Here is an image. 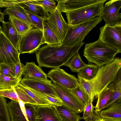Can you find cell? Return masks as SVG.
<instances>
[{
    "label": "cell",
    "instance_id": "cell-1",
    "mask_svg": "<svg viewBox=\"0 0 121 121\" xmlns=\"http://www.w3.org/2000/svg\"><path fill=\"white\" fill-rule=\"evenodd\" d=\"M84 43L72 46L44 45L35 52L38 65L39 67L48 68H59L78 51Z\"/></svg>",
    "mask_w": 121,
    "mask_h": 121
},
{
    "label": "cell",
    "instance_id": "cell-2",
    "mask_svg": "<svg viewBox=\"0 0 121 121\" xmlns=\"http://www.w3.org/2000/svg\"><path fill=\"white\" fill-rule=\"evenodd\" d=\"M121 68V58H115L112 62L99 67L97 72L92 79L88 80L91 87L92 97L97 98L100 93L115 79Z\"/></svg>",
    "mask_w": 121,
    "mask_h": 121
},
{
    "label": "cell",
    "instance_id": "cell-3",
    "mask_svg": "<svg viewBox=\"0 0 121 121\" xmlns=\"http://www.w3.org/2000/svg\"><path fill=\"white\" fill-rule=\"evenodd\" d=\"M121 52V51L98 39L94 42L86 44L83 56L89 62L99 67L112 62L116 55Z\"/></svg>",
    "mask_w": 121,
    "mask_h": 121
},
{
    "label": "cell",
    "instance_id": "cell-4",
    "mask_svg": "<svg viewBox=\"0 0 121 121\" xmlns=\"http://www.w3.org/2000/svg\"><path fill=\"white\" fill-rule=\"evenodd\" d=\"M102 20L101 17H96L82 23L69 25L62 45L72 46L82 43L88 33Z\"/></svg>",
    "mask_w": 121,
    "mask_h": 121
},
{
    "label": "cell",
    "instance_id": "cell-5",
    "mask_svg": "<svg viewBox=\"0 0 121 121\" xmlns=\"http://www.w3.org/2000/svg\"><path fill=\"white\" fill-rule=\"evenodd\" d=\"M100 0L94 4L66 13L68 24L74 25L87 21L96 17H101L104 3Z\"/></svg>",
    "mask_w": 121,
    "mask_h": 121
},
{
    "label": "cell",
    "instance_id": "cell-6",
    "mask_svg": "<svg viewBox=\"0 0 121 121\" xmlns=\"http://www.w3.org/2000/svg\"><path fill=\"white\" fill-rule=\"evenodd\" d=\"M45 43L43 31L37 28H32L21 36L17 49L20 54L32 53L41 45Z\"/></svg>",
    "mask_w": 121,
    "mask_h": 121
},
{
    "label": "cell",
    "instance_id": "cell-7",
    "mask_svg": "<svg viewBox=\"0 0 121 121\" xmlns=\"http://www.w3.org/2000/svg\"><path fill=\"white\" fill-rule=\"evenodd\" d=\"M54 83V90L64 105L78 113L83 112L85 106L70 90Z\"/></svg>",
    "mask_w": 121,
    "mask_h": 121
},
{
    "label": "cell",
    "instance_id": "cell-8",
    "mask_svg": "<svg viewBox=\"0 0 121 121\" xmlns=\"http://www.w3.org/2000/svg\"><path fill=\"white\" fill-rule=\"evenodd\" d=\"M100 30L98 39L121 51V25L112 26L105 24Z\"/></svg>",
    "mask_w": 121,
    "mask_h": 121
},
{
    "label": "cell",
    "instance_id": "cell-9",
    "mask_svg": "<svg viewBox=\"0 0 121 121\" xmlns=\"http://www.w3.org/2000/svg\"><path fill=\"white\" fill-rule=\"evenodd\" d=\"M20 54L1 31L0 33V64L15 65L20 60Z\"/></svg>",
    "mask_w": 121,
    "mask_h": 121
},
{
    "label": "cell",
    "instance_id": "cell-10",
    "mask_svg": "<svg viewBox=\"0 0 121 121\" xmlns=\"http://www.w3.org/2000/svg\"><path fill=\"white\" fill-rule=\"evenodd\" d=\"M121 0H111L107 2L103 6L101 17L109 26L121 25Z\"/></svg>",
    "mask_w": 121,
    "mask_h": 121
},
{
    "label": "cell",
    "instance_id": "cell-11",
    "mask_svg": "<svg viewBox=\"0 0 121 121\" xmlns=\"http://www.w3.org/2000/svg\"><path fill=\"white\" fill-rule=\"evenodd\" d=\"M45 20L61 43L69 26L63 18L61 12L57 7L54 12L49 13Z\"/></svg>",
    "mask_w": 121,
    "mask_h": 121
},
{
    "label": "cell",
    "instance_id": "cell-12",
    "mask_svg": "<svg viewBox=\"0 0 121 121\" xmlns=\"http://www.w3.org/2000/svg\"><path fill=\"white\" fill-rule=\"evenodd\" d=\"M47 75L54 83L70 90L75 88L79 84L74 76L69 74L60 67L51 69Z\"/></svg>",
    "mask_w": 121,
    "mask_h": 121
},
{
    "label": "cell",
    "instance_id": "cell-13",
    "mask_svg": "<svg viewBox=\"0 0 121 121\" xmlns=\"http://www.w3.org/2000/svg\"><path fill=\"white\" fill-rule=\"evenodd\" d=\"M51 80L35 79H22L20 83L23 86L33 89L42 94L59 98L54 89Z\"/></svg>",
    "mask_w": 121,
    "mask_h": 121
},
{
    "label": "cell",
    "instance_id": "cell-14",
    "mask_svg": "<svg viewBox=\"0 0 121 121\" xmlns=\"http://www.w3.org/2000/svg\"><path fill=\"white\" fill-rule=\"evenodd\" d=\"M35 121H61L52 104L34 105Z\"/></svg>",
    "mask_w": 121,
    "mask_h": 121
},
{
    "label": "cell",
    "instance_id": "cell-15",
    "mask_svg": "<svg viewBox=\"0 0 121 121\" xmlns=\"http://www.w3.org/2000/svg\"><path fill=\"white\" fill-rule=\"evenodd\" d=\"M100 0H71L56 1L57 7L61 12L66 13L75 10L97 2Z\"/></svg>",
    "mask_w": 121,
    "mask_h": 121
},
{
    "label": "cell",
    "instance_id": "cell-16",
    "mask_svg": "<svg viewBox=\"0 0 121 121\" xmlns=\"http://www.w3.org/2000/svg\"><path fill=\"white\" fill-rule=\"evenodd\" d=\"M7 104L10 121H29L23 102L12 100Z\"/></svg>",
    "mask_w": 121,
    "mask_h": 121
},
{
    "label": "cell",
    "instance_id": "cell-17",
    "mask_svg": "<svg viewBox=\"0 0 121 121\" xmlns=\"http://www.w3.org/2000/svg\"><path fill=\"white\" fill-rule=\"evenodd\" d=\"M22 75L25 78L48 79L47 74L33 62H26L23 67Z\"/></svg>",
    "mask_w": 121,
    "mask_h": 121
},
{
    "label": "cell",
    "instance_id": "cell-18",
    "mask_svg": "<svg viewBox=\"0 0 121 121\" xmlns=\"http://www.w3.org/2000/svg\"><path fill=\"white\" fill-rule=\"evenodd\" d=\"M54 107L57 114L61 121H80L81 117L78 113L64 105Z\"/></svg>",
    "mask_w": 121,
    "mask_h": 121
},
{
    "label": "cell",
    "instance_id": "cell-19",
    "mask_svg": "<svg viewBox=\"0 0 121 121\" xmlns=\"http://www.w3.org/2000/svg\"><path fill=\"white\" fill-rule=\"evenodd\" d=\"M99 113L102 118L121 121V99L102 110Z\"/></svg>",
    "mask_w": 121,
    "mask_h": 121
},
{
    "label": "cell",
    "instance_id": "cell-20",
    "mask_svg": "<svg viewBox=\"0 0 121 121\" xmlns=\"http://www.w3.org/2000/svg\"><path fill=\"white\" fill-rule=\"evenodd\" d=\"M2 23V31L14 47L18 50V43L21 36L19 35L10 21L5 22L3 21Z\"/></svg>",
    "mask_w": 121,
    "mask_h": 121
},
{
    "label": "cell",
    "instance_id": "cell-21",
    "mask_svg": "<svg viewBox=\"0 0 121 121\" xmlns=\"http://www.w3.org/2000/svg\"><path fill=\"white\" fill-rule=\"evenodd\" d=\"M3 13L4 15L12 16L35 28V26L30 20L25 10L19 6L17 5L6 8Z\"/></svg>",
    "mask_w": 121,
    "mask_h": 121
},
{
    "label": "cell",
    "instance_id": "cell-22",
    "mask_svg": "<svg viewBox=\"0 0 121 121\" xmlns=\"http://www.w3.org/2000/svg\"><path fill=\"white\" fill-rule=\"evenodd\" d=\"M17 5L22 7L25 10L43 17L45 20L49 14L42 6L34 3L32 0H24Z\"/></svg>",
    "mask_w": 121,
    "mask_h": 121
},
{
    "label": "cell",
    "instance_id": "cell-23",
    "mask_svg": "<svg viewBox=\"0 0 121 121\" xmlns=\"http://www.w3.org/2000/svg\"><path fill=\"white\" fill-rule=\"evenodd\" d=\"M43 37L45 43L52 46L61 45L60 40L45 20L43 22Z\"/></svg>",
    "mask_w": 121,
    "mask_h": 121
},
{
    "label": "cell",
    "instance_id": "cell-24",
    "mask_svg": "<svg viewBox=\"0 0 121 121\" xmlns=\"http://www.w3.org/2000/svg\"><path fill=\"white\" fill-rule=\"evenodd\" d=\"M113 90L107 86L100 93L97 98V100L95 106L96 112L99 113L106 105L113 93Z\"/></svg>",
    "mask_w": 121,
    "mask_h": 121
},
{
    "label": "cell",
    "instance_id": "cell-25",
    "mask_svg": "<svg viewBox=\"0 0 121 121\" xmlns=\"http://www.w3.org/2000/svg\"><path fill=\"white\" fill-rule=\"evenodd\" d=\"M82 119L87 120L88 121H99L102 118L99 113L95 111L94 106L90 100H89L83 110Z\"/></svg>",
    "mask_w": 121,
    "mask_h": 121
},
{
    "label": "cell",
    "instance_id": "cell-26",
    "mask_svg": "<svg viewBox=\"0 0 121 121\" xmlns=\"http://www.w3.org/2000/svg\"><path fill=\"white\" fill-rule=\"evenodd\" d=\"M86 65L82 60L78 51L64 65L69 67L72 71L78 72Z\"/></svg>",
    "mask_w": 121,
    "mask_h": 121
},
{
    "label": "cell",
    "instance_id": "cell-27",
    "mask_svg": "<svg viewBox=\"0 0 121 121\" xmlns=\"http://www.w3.org/2000/svg\"><path fill=\"white\" fill-rule=\"evenodd\" d=\"M18 85L33 99L36 102L37 105H46L52 104L41 94L23 86L20 82Z\"/></svg>",
    "mask_w": 121,
    "mask_h": 121
},
{
    "label": "cell",
    "instance_id": "cell-28",
    "mask_svg": "<svg viewBox=\"0 0 121 121\" xmlns=\"http://www.w3.org/2000/svg\"><path fill=\"white\" fill-rule=\"evenodd\" d=\"M99 67L95 64H90L86 65L78 72V74L88 80L93 78L96 75Z\"/></svg>",
    "mask_w": 121,
    "mask_h": 121
},
{
    "label": "cell",
    "instance_id": "cell-29",
    "mask_svg": "<svg viewBox=\"0 0 121 121\" xmlns=\"http://www.w3.org/2000/svg\"><path fill=\"white\" fill-rule=\"evenodd\" d=\"M107 86L112 88L113 91V93L111 97V99L115 101L121 99V69L118 71L114 80Z\"/></svg>",
    "mask_w": 121,
    "mask_h": 121
},
{
    "label": "cell",
    "instance_id": "cell-30",
    "mask_svg": "<svg viewBox=\"0 0 121 121\" xmlns=\"http://www.w3.org/2000/svg\"><path fill=\"white\" fill-rule=\"evenodd\" d=\"M9 19L20 36L33 28L32 26L12 16H9Z\"/></svg>",
    "mask_w": 121,
    "mask_h": 121
},
{
    "label": "cell",
    "instance_id": "cell-31",
    "mask_svg": "<svg viewBox=\"0 0 121 121\" xmlns=\"http://www.w3.org/2000/svg\"><path fill=\"white\" fill-rule=\"evenodd\" d=\"M21 79L0 74V90L11 89L18 85Z\"/></svg>",
    "mask_w": 121,
    "mask_h": 121
},
{
    "label": "cell",
    "instance_id": "cell-32",
    "mask_svg": "<svg viewBox=\"0 0 121 121\" xmlns=\"http://www.w3.org/2000/svg\"><path fill=\"white\" fill-rule=\"evenodd\" d=\"M0 121H10V116L6 99L0 95Z\"/></svg>",
    "mask_w": 121,
    "mask_h": 121
},
{
    "label": "cell",
    "instance_id": "cell-33",
    "mask_svg": "<svg viewBox=\"0 0 121 121\" xmlns=\"http://www.w3.org/2000/svg\"><path fill=\"white\" fill-rule=\"evenodd\" d=\"M70 91L85 106L89 100L86 93L82 86L79 83L76 87Z\"/></svg>",
    "mask_w": 121,
    "mask_h": 121
},
{
    "label": "cell",
    "instance_id": "cell-34",
    "mask_svg": "<svg viewBox=\"0 0 121 121\" xmlns=\"http://www.w3.org/2000/svg\"><path fill=\"white\" fill-rule=\"evenodd\" d=\"M25 11L30 20L35 26V28L43 31V23L45 20V19L42 17L37 15L29 11Z\"/></svg>",
    "mask_w": 121,
    "mask_h": 121
},
{
    "label": "cell",
    "instance_id": "cell-35",
    "mask_svg": "<svg viewBox=\"0 0 121 121\" xmlns=\"http://www.w3.org/2000/svg\"><path fill=\"white\" fill-rule=\"evenodd\" d=\"M35 3L42 6L48 13H51L54 12L57 7L53 0H32Z\"/></svg>",
    "mask_w": 121,
    "mask_h": 121
},
{
    "label": "cell",
    "instance_id": "cell-36",
    "mask_svg": "<svg viewBox=\"0 0 121 121\" xmlns=\"http://www.w3.org/2000/svg\"><path fill=\"white\" fill-rule=\"evenodd\" d=\"M15 65L13 64H0V74L11 77H16Z\"/></svg>",
    "mask_w": 121,
    "mask_h": 121
},
{
    "label": "cell",
    "instance_id": "cell-37",
    "mask_svg": "<svg viewBox=\"0 0 121 121\" xmlns=\"http://www.w3.org/2000/svg\"><path fill=\"white\" fill-rule=\"evenodd\" d=\"M77 80L79 83L82 86L86 93L89 100L93 103L94 100L93 99L91 90V87L88 83V80L82 77L78 74Z\"/></svg>",
    "mask_w": 121,
    "mask_h": 121
},
{
    "label": "cell",
    "instance_id": "cell-38",
    "mask_svg": "<svg viewBox=\"0 0 121 121\" xmlns=\"http://www.w3.org/2000/svg\"><path fill=\"white\" fill-rule=\"evenodd\" d=\"M24 106L28 121H35V112L34 105L30 103H25Z\"/></svg>",
    "mask_w": 121,
    "mask_h": 121
},
{
    "label": "cell",
    "instance_id": "cell-39",
    "mask_svg": "<svg viewBox=\"0 0 121 121\" xmlns=\"http://www.w3.org/2000/svg\"><path fill=\"white\" fill-rule=\"evenodd\" d=\"M23 66V65L20 62V60L18 61L15 65L16 77L20 79H22Z\"/></svg>",
    "mask_w": 121,
    "mask_h": 121
},
{
    "label": "cell",
    "instance_id": "cell-40",
    "mask_svg": "<svg viewBox=\"0 0 121 121\" xmlns=\"http://www.w3.org/2000/svg\"><path fill=\"white\" fill-rule=\"evenodd\" d=\"M42 94L52 104L56 106H60L64 105L62 101L59 98L52 97L45 94Z\"/></svg>",
    "mask_w": 121,
    "mask_h": 121
},
{
    "label": "cell",
    "instance_id": "cell-41",
    "mask_svg": "<svg viewBox=\"0 0 121 121\" xmlns=\"http://www.w3.org/2000/svg\"><path fill=\"white\" fill-rule=\"evenodd\" d=\"M18 4L12 0H0V7L8 8L15 6Z\"/></svg>",
    "mask_w": 121,
    "mask_h": 121
},
{
    "label": "cell",
    "instance_id": "cell-42",
    "mask_svg": "<svg viewBox=\"0 0 121 121\" xmlns=\"http://www.w3.org/2000/svg\"><path fill=\"white\" fill-rule=\"evenodd\" d=\"M99 121H121L112 120L104 118H102Z\"/></svg>",
    "mask_w": 121,
    "mask_h": 121
},
{
    "label": "cell",
    "instance_id": "cell-43",
    "mask_svg": "<svg viewBox=\"0 0 121 121\" xmlns=\"http://www.w3.org/2000/svg\"><path fill=\"white\" fill-rule=\"evenodd\" d=\"M1 9H0V22H2L4 21V14L1 12Z\"/></svg>",
    "mask_w": 121,
    "mask_h": 121
},
{
    "label": "cell",
    "instance_id": "cell-44",
    "mask_svg": "<svg viewBox=\"0 0 121 121\" xmlns=\"http://www.w3.org/2000/svg\"><path fill=\"white\" fill-rule=\"evenodd\" d=\"M1 29L2 28L0 26V33L1 32Z\"/></svg>",
    "mask_w": 121,
    "mask_h": 121
}]
</instances>
